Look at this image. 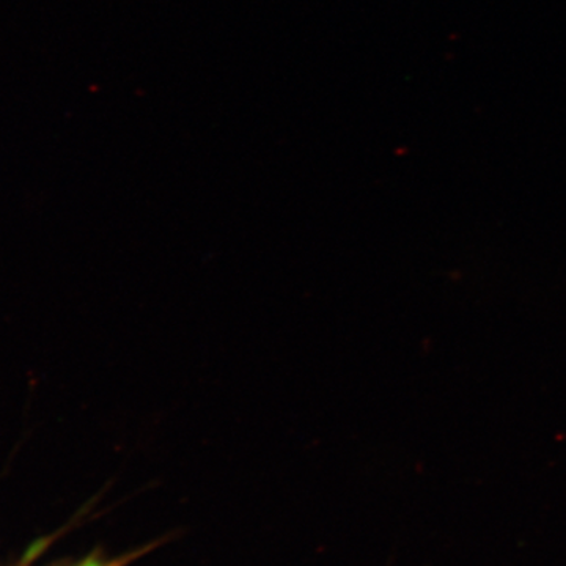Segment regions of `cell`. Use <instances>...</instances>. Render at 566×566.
I'll use <instances>...</instances> for the list:
<instances>
[{
	"mask_svg": "<svg viewBox=\"0 0 566 566\" xmlns=\"http://www.w3.org/2000/svg\"><path fill=\"white\" fill-rule=\"evenodd\" d=\"M136 557L137 554H132V556H123L118 558H104L102 556H91L85 558L84 562H81V564L76 566H126L128 564H132V562Z\"/></svg>",
	"mask_w": 566,
	"mask_h": 566,
	"instance_id": "cell-1",
	"label": "cell"
}]
</instances>
